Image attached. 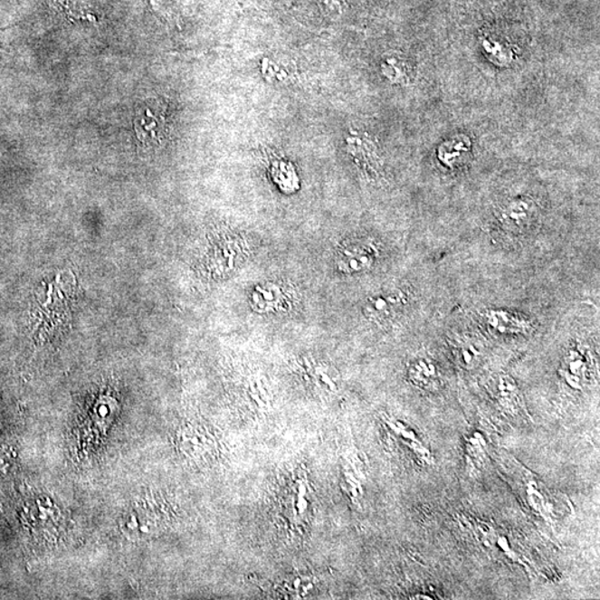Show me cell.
I'll list each match as a JSON object with an SVG mask.
<instances>
[{
	"label": "cell",
	"instance_id": "obj_9",
	"mask_svg": "<svg viewBox=\"0 0 600 600\" xmlns=\"http://www.w3.org/2000/svg\"><path fill=\"white\" fill-rule=\"evenodd\" d=\"M413 378L422 387H433L437 382V368L429 359H419L413 366Z\"/></svg>",
	"mask_w": 600,
	"mask_h": 600
},
{
	"label": "cell",
	"instance_id": "obj_2",
	"mask_svg": "<svg viewBox=\"0 0 600 600\" xmlns=\"http://www.w3.org/2000/svg\"><path fill=\"white\" fill-rule=\"evenodd\" d=\"M166 524L165 513L151 501H141L129 510L121 529L131 539H148L159 533Z\"/></svg>",
	"mask_w": 600,
	"mask_h": 600
},
{
	"label": "cell",
	"instance_id": "obj_5",
	"mask_svg": "<svg viewBox=\"0 0 600 600\" xmlns=\"http://www.w3.org/2000/svg\"><path fill=\"white\" fill-rule=\"evenodd\" d=\"M378 255L379 252L373 242L360 239L345 246L339 265L346 272L365 271L373 267Z\"/></svg>",
	"mask_w": 600,
	"mask_h": 600
},
{
	"label": "cell",
	"instance_id": "obj_4",
	"mask_svg": "<svg viewBox=\"0 0 600 600\" xmlns=\"http://www.w3.org/2000/svg\"><path fill=\"white\" fill-rule=\"evenodd\" d=\"M179 448L184 455L194 461H205L216 452V441L206 429L189 425L178 433Z\"/></svg>",
	"mask_w": 600,
	"mask_h": 600
},
{
	"label": "cell",
	"instance_id": "obj_8",
	"mask_svg": "<svg viewBox=\"0 0 600 600\" xmlns=\"http://www.w3.org/2000/svg\"><path fill=\"white\" fill-rule=\"evenodd\" d=\"M468 149H470V143L465 139L448 141L439 150V158L448 167H452V166L461 162L462 157L467 153Z\"/></svg>",
	"mask_w": 600,
	"mask_h": 600
},
{
	"label": "cell",
	"instance_id": "obj_6",
	"mask_svg": "<svg viewBox=\"0 0 600 600\" xmlns=\"http://www.w3.org/2000/svg\"><path fill=\"white\" fill-rule=\"evenodd\" d=\"M313 578L305 575L290 576L278 585V589L281 595L290 596V598L309 597L311 592L316 588L315 585L311 583Z\"/></svg>",
	"mask_w": 600,
	"mask_h": 600
},
{
	"label": "cell",
	"instance_id": "obj_1",
	"mask_svg": "<svg viewBox=\"0 0 600 600\" xmlns=\"http://www.w3.org/2000/svg\"><path fill=\"white\" fill-rule=\"evenodd\" d=\"M539 217V207L534 199L519 197L502 205L497 214V225L505 237H525L534 228Z\"/></svg>",
	"mask_w": 600,
	"mask_h": 600
},
{
	"label": "cell",
	"instance_id": "obj_7",
	"mask_svg": "<svg viewBox=\"0 0 600 600\" xmlns=\"http://www.w3.org/2000/svg\"><path fill=\"white\" fill-rule=\"evenodd\" d=\"M383 71L394 82H408L412 77L409 62L399 57H389L383 63Z\"/></svg>",
	"mask_w": 600,
	"mask_h": 600
},
{
	"label": "cell",
	"instance_id": "obj_3",
	"mask_svg": "<svg viewBox=\"0 0 600 600\" xmlns=\"http://www.w3.org/2000/svg\"><path fill=\"white\" fill-rule=\"evenodd\" d=\"M481 325L497 338L526 336L534 329V321L520 311L487 309L480 314Z\"/></svg>",
	"mask_w": 600,
	"mask_h": 600
}]
</instances>
